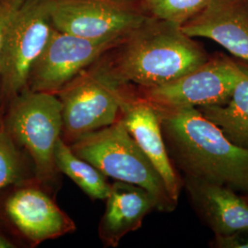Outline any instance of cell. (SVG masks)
Segmentation results:
<instances>
[{"mask_svg": "<svg viewBox=\"0 0 248 248\" xmlns=\"http://www.w3.org/2000/svg\"><path fill=\"white\" fill-rule=\"evenodd\" d=\"M209 60L181 26L148 16L94 64L122 85L149 89L193 71Z\"/></svg>", "mask_w": 248, "mask_h": 248, "instance_id": "1", "label": "cell"}, {"mask_svg": "<svg viewBox=\"0 0 248 248\" xmlns=\"http://www.w3.org/2000/svg\"><path fill=\"white\" fill-rule=\"evenodd\" d=\"M157 110L177 159L191 177L248 192V148L231 142L196 108Z\"/></svg>", "mask_w": 248, "mask_h": 248, "instance_id": "2", "label": "cell"}, {"mask_svg": "<svg viewBox=\"0 0 248 248\" xmlns=\"http://www.w3.org/2000/svg\"><path fill=\"white\" fill-rule=\"evenodd\" d=\"M80 158L88 161L106 177L141 186L159 209L173 208L165 184L150 160L133 140L120 118L116 123L86 134L69 144Z\"/></svg>", "mask_w": 248, "mask_h": 248, "instance_id": "3", "label": "cell"}, {"mask_svg": "<svg viewBox=\"0 0 248 248\" xmlns=\"http://www.w3.org/2000/svg\"><path fill=\"white\" fill-rule=\"evenodd\" d=\"M129 85L111 79L94 62L56 93L62 105V139L80 137L116 123L129 95Z\"/></svg>", "mask_w": 248, "mask_h": 248, "instance_id": "4", "label": "cell"}, {"mask_svg": "<svg viewBox=\"0 0 248 248\" xmlns=\"http://www.w3.org/2000/svg\"><path fill=\"white\" fill-rule=\"evenodd\" d=\"M62 105L56 94L25 89L11 99L4 129L33 161L40 181L55 177L54 149L62 137Z\"/></svg>", "mask_w": 248, "mask_h": 248, "instance_id": "5", "label": "cell"}, {"mask_svg": "<svg viewBox=\"0 0 248 248\" xmlns=\"http://www.w3.org/2000/svg\"><path fill=\"white\" fill-rule=\"evenodd\" d=\"M50 4L24 0L10 26L0 57L1 93L10 100L26 89L31 69L50 38Z\"/></svg>", "mask_w": 248, "mask_h": 248, "instance_id": "6", "label": "cell"}, {"mask_svg": "<svg viewBox=\"0 0 248 248\" xmlns=\"http://www.w3.org/2000/svg\"><path fill=\"white\" fill-rule=\"evenodd\" d=\"M54 29L96 41L122 40L149 15L141 0H51Z\"/></svg>", "mask_w": 248, "mask_h": 248, "instance_id": "7", "label": "cell"}, {"mask_svg": "<svg viewBox=\"0 0 248 248\" xmlns=\"http://www.w3.org/2000/svg\"><path fill=\"white\" fill-rule=\"evenodd\" d=\"M243 67L225 56L210 59L167 84L142 89L141 98L160 109L199 108L225 102Z\"/></svg>", "mask_w": 248, "mask_h": 248, "instance_id": "8", "label": "cell"}, {"mask_svg": "<svg viewBox=\"0 0 248 248\" xmlns=\"http://www.w3.org/2000/svg\"><path fill=\"white\" fill-rule=\"evenodd\" d=\"M121 41L89 40L53 28L45 49L31 69L26 89L56 94Z\"/></svg>", "mask_w": 248, "mask_h": 248, "instance_id": "9", "label": "cell"}, {"mask_svg": "<svg viewBox=\"0 0 248 248\" xmlns=\"http://www.w3.org/2000/svg\"><path fill=\"white\" fill-rule=\"evenodd\" d=\"M120 118L133 140L162 178L169 198L177 202L180 181L169 159L163 139L159 112L155 107L141 97L129 93L125 99Z\"/></svg>", "mask_w": 248, "mask_h": 248, "instance_id": "10", "label": "cell"}, {"mask_svg": "<svg viewBox=\"0 0 248 248\" xmlns=\"http://www.w3.org/2000/svg\"><path fill=\"white\" fill-rule=\"evenodd\" d=\"M6 213L19 232L33 245L74 232L76 225L53 200L37 187H22L9 197Z\"/></svg>", "mask_w": 248, "mask_h": 248, "instance_id": "11", "label": "cell"}, {"mask_svg": "<svg viewBox=\"0 0 248 248\" xmlns=\"http://www.w3.org/2000/svg\"><path fill=\"white\" fill-rule=\"evenodd\" d=\"M181 29L186 35L213 40L248 61V0H212Z\"/></svg>", "mask_w": 248, "mask_h": 248, "instance_id": "12", "label": "cell"}, {"mask_svg": "<svg viewBox=\"0 0 248 248\" xmlns=\"http://www.w3.org/2000/svg\"><path fill=\"white\" fill-rule=\"evenodd\" d=\"M98 235L106 247L115 248L125 234L140 227L156 200L141 186L123 181L111 185ZM158 208V207H157Z\"/></svg>", "mask_w": 248, "mask_h": 248, "instance_id": "13", "label": "cell"}, {"mask_svg": "<svg viewBox=\"0 0 248 248\" xmlns=\"http://www.w3.org/2000/svg\"><path fill=\"white\" fill-rule=\"evenodd\" d=\"M196 195L219 236L248 232V204L227 187L198 181Z\"/></svg>", "mask_w": 248, "mask_h": 248, "instance_id": "14", "label": "cell"}, {"mask_svg": "<svg viewBox=\"0 0 248 248\" xmlns=\"http://www.w3.org/2000/svg\"><path fill=\"white\" fill-rule=\"evenodd\" d=\"M231 142L248 148V71L243 68L229 98L221 104L197 108Z\"/></svg>", "mask_w": 248, "mask_h": 248, "instance_id": "15", "label": "cell"}, {"mask_svg": "<svg viewBox=\"0 0 248 248\" xmlns=\"http://www.w3.org/2000/svg\"><path fill=\"white\" fill-rule=\"evenodd\" d=\"M54 163L58 171L70 177L92 200H106L111 187L106 176L88 161L78 156L62 137L55 145Z\"/></svg>", "mask_w": 248, "mask_h": 248, "instance_id": "16", "label": "cell"}, {"mask_svg": "<svg viewBox=\"0 0 248 248\" xmlns=\"http://www.w3.org/2000/svg\"><path fill=\"white\" fill-rule=\"evenodd\" d=\"M212 0H141L142 7L152 17L182 26L203 10Z\"/></svg>", "mask_w": 248, "mask_h": 248, "instance_id": "17", "label": "cell"}, {"mask_svg": "<svg viewBox=\"0 0 248 248\" xmlns=\"http://www.w3.org/2000/svg\"><path fill=\"white\" fill-rule=\"evenodd\" d=\"M21 177V162L15 142L0 129V190L16 183Z\"/></svg>", "mask_w": 248, "mask_h": 248, "instance_id": "18", "label": "cell"}, {"mask_svg": "<svg viewBox=\"0 0 248 248\" xmlns=\"http://www.w3.org/2000/svg\"><path fill=\"white\" fill-rule=\"evenodd\" d=\"M23 2L24 0H0V57L10 26Z\"/></svg>", "mask_w": 248, "mask_h": 248, "instance_id": "19", "label": "cell"}, {"mask_svg": "<svg viewBox=\"0 0 248 248\" xmlns=\"http://www.w3.org/2000/svg\"><path fill=\"white\" fill-rule=\"evenodd\" d=\"M218 246L221 248H248V232L218 236Z\"/></svg>", "mask_w": 248, "mask_h": 248, "instance_id": "20", "label": "cell"}, {"mask_svg": "<svg viewBox=\"0 0 248 248\" xmlns=\"http://www.w3.org/2000/svg\"><path fill=\"white\" fill-rule=\"evenodd\" d=\"M0 92H1V83H0ZM4 128V123L2 122V118H1V114H0V129Z\"/></svg>", "mask_w": 248, "mask_h": 248, "instance_id": "21", "label": "cell"}]
</instances>
